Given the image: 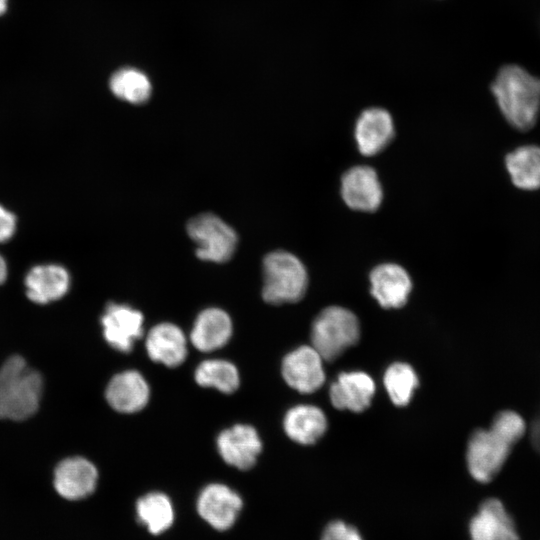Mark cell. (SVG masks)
Listing matches in <instances>:
<instances>
[{"instance_id": "8", "label": "cell", "mask_w": 540, "mask_h": 540, "mask_svg": "<svg viewBox=\"0 0 540 540\" xmlns=\"http://www.w3.org/2000/svg\"><path fill=\"white\" fill-rule=\"evenodd\" d=\"M340 192L349 208L363 212L377 210L383 199L378 175L367 165L349 168L341 177Z\"/></svg>"}, {"instance_id": "17", "label": "cell", "mask_w": 540, "mask_h": 540, "mask_svg": "<svg viewBox=\"0 0 540 540\" xmlns=\"http://www.w3.org/2000/svg\"><path fill=\"white\" fill-rule=\"evenodd\" d=\"M375 392L373 379L364 372L339 374L330 387V400L337 409L362 412L371 403Z\"/></svg>"}, {"instance_id": "5", "label": "cell", "mask_w": 540, "mask_h": 540, "mask_svg": "<svg viewBox=\"0 0 540 540\" xmlns=\"http://www.w3.org/2000/svg\"><path fill=\"white\" fill-rule=\"evenodd\" d=\"M187 233L196 243V256L204 261L222 263L229 260L237 245L235 231L220 217L203 213L187 223Z\"/></svg>"}, {"instance_id": "7", "label": "cell", "mask_w": 540, "mask_h": 540, "mask_svg": "<svg viewBox=\"0 0 540 540\" xmlns=\"http://www.w3.org/2000/svg\"><path fill=\"white\" fill-rule=\"evenodd\" d=\"M143 315L126 304L109 303L101 317L103 336L115 350L128 353L143 334Z\"/></svg>"}, {"instance_id": "12", "label": "cell", "mask_w": 540, "mask_h": 540, "mask_svg": "<svg viewBox=\"0 0 540 540\" xmlns=\"http://www.w3.org/2000/svg\"><path fill=\"white\" fill-rule=\"evenodd\" d=\"M98 472L86 458L69 457L61 462L54 471V488L68 500H79L89 496L96 488Z\"/></svg>"}, {"instance_id": "28", "label": "cell", "mask_w": 540, "mask_h": 540, "mask_svg": "<svg viewBox=\"0 0 540 540\" xmlns=\"http://www.w3.org/2000/svg\"><path fill=\"white\" fill-rule=\"evenodd\" d=\"M321 540H363L360 532L352 525L336 520L323 530Z\"/></svg>"}, {"instance_id": "19", "label": "cell", "mask_w": 540, "mask_h": 540, "mask_svg": "<svg viewBox=\"0 0 540 540\" xmlns=\"http://www.w3.org/2000/svg\"><path fill=\"white\" fill-rule=\"evenodd\" d=\"M146 350L155 362L168 367L179 366L187 356L185 335L175 324H157L147 334Z\"/></svg>"}, {"instance_id": "9", "label": "cell", "mask_w": 540, "mask_h": 540, "mask_svg": "<svg viewBox=\"0 0 540 540\" xmlns=\"http://www.w3.org/2000/svg\"><path fill=\"white\" fill-rule=\"evenodd\" d=\"M322 357L312 346H300L282 361L286 383L300 393H312L325 381Z\"/></svg>"}, {"instance_id": "23", "label": "cell", "mask_w": 540, "mask_h": 540, "mask_svg": "<svg viewBox=\"0 0 540 540\" xmlns=\"http://www.w3.org/2000/svg\"><path fill=\"white\" fill-rule=\"evenodd\" d=\"M195 381L202 387H211L222 393L235 392L240 384L235 365L223 359H209L201 362L194 373Z\"/></svg>"}, {"instance_id": "14", "label": "cell", "mask_w": 540, "mask_h": 540, "mask_svg": "<svg viewBox=\"0 0 540 540\" xmlns=\"http://www.w3.org/2000/svg\"><path fill=\"white\" fill-rule=\"evenodd\" d=\"M355 140L360 153L372 156L382 151L394 136L390 113L380 107L367 108L355 123Z\"/></svg>"}, {"instance_id": "18", "label": "cell", "mask_w": 540, "mask_h": 540, "mask_svg": "<svg viewBox=\"0 0 540 540\" xmlns=\"http://www.w3.org/2000/svg\"><path fill=\"white\" fill-rule=\"evenodd\" d=\"M26 295L34 303L47 304L62 298L70 286L67 270L56 264L37 265L25 278Z\"/></svg>"}, {"instance_id": "31", "label": "cell", "mask_w": 540, "mask_h": 540, "mask_svg": "<svg viewBox=\"0 0 540 540\" xmlns=\"http://www.w3.org/2000/svg\"><path fill=\"white\" fill-rule=\"evenodd\" d=\"M7 0H0V15L6 11Z\"/></svg>"}, {"instance_id": "21", "label": "cell", "mask_w": 540, "mask_h": 540, "mask_svg": "<svg viewBox=\"0 0 540 540\" xmlns=\"http://www.w3.org/2000/svg\"><path fill=\"white\" fill-rule=\"evenodd\" d=\"M283 427L290 439L303 445H310L323 436L327 429V420L320 408L298 405L287 411Z\"/></svg>"}, {"instance_id": "6", "label": "cell", "mask_w": 540, "mask_h": 540, "mask_svg": "<svg viewBox=\"0 0 540 540\" xmlns=\"http://www.w3.org/2000/svg\"><path fill=\"white\" fill-rule=\"evenodd\" d=\"M511 447L492 429L474 432L467 448V466L471 476L483 483L492 480L503 466Z\"/></svg>"}, {"instance_id": "27", "label": "cell", "mask_w": 540, "mask_h": 540, "mask_svg": "<svg viewBox=\"0 0 540 540\" xmlns=\"http://www.w3.org/2000/svg\"><path fill=\"white\" fill-rule=\"evenodd\" d=\"M490 429L512 446L523 436L525 422L517 413L503 411L495 417Z\"/></svg>"}, {"instance_id": "24", "label": "cell", "mask_w": 540, "mask_h": 540, "mask_svg": "<svg viewBox=\"0 0 540 540\" xmlns=\"http://www.w3.org/2000/svg\"><path fill=\"white\" fill-rule=\"evenodd\" d=\"M136 511L138 519L152 534L164 532L174 520L172 503L160 492H151L141 497L137 502Z\"/></svg>"}, {"instance_id": "15", "label": "cell", "mask_w": 540, "mask_h": 540, "mask_svg": "<svg viewBox=\"0 0 540 540\" xmlns=\"http://www.w3.org/2000/svg\"><path fill=\"white\" fill-rule=\"evenodd\" d=\"M471 540H519L513 519L495 498L485 500L469 524Z\"/></svg>"}, {"instance_id": "11", "label": "cell", "mask_w": 540, "mask_h": 540, "mask_svg": "<svg viewBox=\"0 0 540 540\" xmlns=\"http://www.w3.org/2000/svg\"><path fill=\"white\" fill-rule=\"evenodd\" d=\"M242 508L240 496L224 484L206 486L197 500L199 515L217 530H226L235 522Z\"/></svg>"}, {"instance_id": "1", "label": "cell", "mask_w": 540, "mask_h": 540, "mask_svg": "<svg viewBox=\"0 0 540 540\" xmlns=\"http://www.w3.org/2000/svg\"><path fill=\"white\" fill-rule=\"evenodd\" d=\"M491 91L505 119L516 129H531L540 112V79L518 65H505Z\"/></svg>"}, {"instance_id": "2", "label": "cell", "mask_w": 540, "mask_h": 540, "mask_svg": "<svg viewBox=\"0 0 540 540\" xmlns=\"http://www.w3.org/2000/svg\"><path fill=\"white\" fill-rule=\"evenodd\" d=\"M43 393L41 374L19 356L9 357L0 367V419L22 421L39 408Z\"/></svg>"}, {"instance_id": "10", "label": "cell", "mask_w": 540, "mask_h": 540, "mask_svg": "<svg viewBox=\"0 0 540 540\" xmlns=\"http://www.w3.org/2000/svg\"><path fill=\"white\" fill-rule=\"evenodd\" d=\"M217 449L227 464L247 470L256 463L262 443L254 427L236 424L218 435Z\"/></svg>"}, {"instance_id": "30", "label": "cell", "mask_w": 540, "mask_h": 540, "mask_svg": "<svg viewBox=\"0 0 540 540\" xmlns=\"http://www.w3.org/2000/svg\"><path fill=\"white\" fill-rule=\"evenodd\" d=\"M7 277V265L4 258L0 255V284H2Z\"/></svg>"}, {"instance_id": "25", "label": "cell", "mask_w": 540, "mask_h": 540, "mask_svg": "<svg viewBox=\"0 0 540 540\" xmlns=\"http://www.w3.org/2000/svg\"><path fill=\"white\" fill-rule=\"evenodd\" d=\"M109 87L117 98L132 104L146 102L152 92L151 82L145 73L130 67L116 71L110 78Z\"/></svg>"}, {"instance_id": "20", "label": "cell", "mask_w": 540, "mask_h": 540, "mask_svg": "<svg viewBox=\"0 0 540 540\" xmlns=\"http://www.w3.org/2000/svg\"><path fill=\"white\" fill-rule=\"evenodd\" d=\"M232 335V321L219 308H207L195 319L190 340L195 348L210 352L223 347Z\"/></svg>"}, {"instance_id": "3", "label": "cell", "mask_w": 540, "mask_h": 540, "mask_svg": "<svg viewBox=\"0 0 540 540\" xmlns=\"http://www.w3.org/2000/svg\"><path fill=\"white\" fill-rule=\"evenodd\" d=\"M308 285L304 264L294 254L277 250L263 260V300L269 304L294 303L303 298Z\"/></svg>"}, {"instance_id": "22", "label": "cell", "mask_w": 540, "mask_h": 540, "mask_svg": "<svg viewBox=\"0 0 540 540\" xmlns=\"http://www.w3.org/2000/svg\"><path fill=\"white\" fill-rule=\"evenodd\" d=\"M505 163L515 186L524 190L540 187V147H519L506 156Z\"/></svg>"}, {"instance_id": "13", "label": "cell", "mask_w": 540, "mask_h": 540, "mask_svg": "<svg viewBox=\"0 0 540 540\" xmlns=\"http://www.w3.org/2000/svg\"><path fill=\"white\" fill-rule=\"evenodd\" d=\"M370 292L383 308H400L406 304L412 289L407 271L396 263L375 266L369 275Z\"/></svg>"}, {"instance_id": "29", "label": "cell", "mask_w": 540, "mask_h": 540, "mask_svg": "<svg viewBox=\"0 0 540 540\" xmlns=\"http://www.w3.org/2000/svg\"><path fill=\"white\" fill-rule=\"evenodd\" d=\"M16 217L0 205V243L8 241L15 233Z\"/></svg>"}, {"instance_id": "16", "label": "cell", "mask_w": 540, "mask_h": 540, "mask_svg": "<svg viewBox=\"0 0 540 540\" xmlns=\"http://www.w3.org/2000/svg\"><path fill=\"white\" fill-rule=\"evenodd\" d=\"M150 390L145 378L135 370L116 374L109 381L105 397L108 404L121 413H135L149 401Z\"/></svg>"}, {"instance_id": "26", "label": "cell", "mask_w": 540, "mask_h": 540, "mask_svg": "<svg viewBox=\"0 0 540 540\" xmlns=\"http://www.w3.org/2000/svg\"><path fill=\"white\" fill-rule=\"evenodd\" d=\"M419 384L414 369L402 362L390 365L384 375V385L391 401L397 406L409 403Z\"/></svg>"}, {"instance_id": "4", "label": "cell", "mask_w": 540, "mask_h": 540, "mask_svg": "<svg viewBox=\"0 0 540 540\" xmlns=\"http://www.w3.org/2000/svg\"><path fill=\"white\" fill-rule=\"evenodd\" d=\"M360 337L357 317L340 306L323 309L314 319L311 329L312 347L323 360L333 361Z\"/></svg>"}]
</instances>
